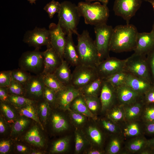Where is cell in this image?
Here are the masks:
<instances>
[{"label":"cell","mask_w":154,"mask_h":154,"mask_svg":"<svg viewBox=\"0 0 154 154\" xmlns=\"http://www.w3.org/2000/svg\"><path fill=\"white\" fill-rule=\"evenodd\" d=\"M143 100L148 105L154 104V85L144 94Z\"/></svg>","instance_id":"obj_45"},{"label":"cell","mask_w":154,"mask_h":154,"mask_svg":"<svg viewBox=\"0 0 154 154\" xmlns=\"http://www.w3.org/2000/svg\"><path fill=\"white\" fill-rule=\"evenodd\" d=\"M69 143V139L67 137L57 140L53 144L50 152L52 153H56L65 151L68 147Z\"/></svg>","instance_id":"obj_35"},{"label":"cell","mask_w":154,"mask_h":154,"mask_svg":"<svg viewBox=\"0 0 154 154\" xmlns=\"http://www.w3.org/2000/svg\"><path fill=\"white\" fill-rule=\"evenodd\" d=\"M88 134L92 141L95 143L100 144L102 141V137L100 131L96 127L90 126L88 129Z\"/></svg>","instance_id":"obj_41"},{"label":"cell","mask_w":154,"mask_h":154,"mask_svg":"<svg viewBox=\"0 0 154 154\" xmlns=\"http://www.w3.org/2000/svg\"><path fill=\"white\" fill-rule=\"evenodd\" d=\"M16 148L18 151L21 153H26L28 151V148L25 146L22 145H17Z\"/></svg>","instance_id":"obj_55"},{"label":"cell","mask_w":154,"mask_h":154,"mask_svg":"<svg viewBox=\"0 0 154 154\" xmlns=\"http://www.w3.org/2000/svg\"><path fill=\"white\" fill-rule=\"evenodd\" d=\"M124 70L133 76L144 79L153 84L146 55L134 52L125 59Z\"/></svg>","instance_id":"obj_5"},{"label":"cell","mask_w":154,"mask_h":154,"mask_svg":"<svg viewBox=\"0 0 154 154\" xmlns=\"http://www.w3.org/2000/svg\"><path fill=\"white\" fill-rule=\"evenodd\" d=\"M8 101L17 108L27 105L35 104L37 102L24 96L14 95H9Z\"/></svg>","instance_id":"obj_29"},{"label":"cell","mask_w":154,"mask_h":154,"mask_svg":"<svg viewBox=\"0 0 154 154\" xmlns=\"http://www.w3.org/2000/svg\"><path fill=\"white\" fill-rule=\"evenodd\" d=\"M34 104L26 105L19 109V113L21 116H24L32 119L37 123L42 129H44L40 121L38 111L36 110Z\"/></svg>","instance_id":"obj_26"},{"label":"cell","mask_w":154,"mask_h":154,"mask_svg":"<svg viewBox=\"0 0 154 154\" xmlns=\"http://www.w3.org/2000/svg\"><path fill=\"white\" fill-rule=\"evenodd\" d=\"M71 115L73 120L77 124H81L85 121V118L83 115L78 112L72 111Z\"/></svg>","instance_id":"obj_49"},{"label":"cell","mask_w":154,"mask_h":154,"mask_svg":"<svg viewBox=\"0 0 154 154\" xmlns=\"http://www.w3.org/2000/svg\"><path fill=\"white\" fill-rule=\"evenodd\" d=\"M81 95L80 90L72 85L66 86L64 89L56 93V105L63 110H69L72 102Z\"/></svg>","instance_id":"obj_13"},{"label":"cell","mask_w":154,"mask_h":154,"mask_svg":"<svg viewBox=\"0 0 154 154\" xmlns=\"http://www.w3.org/2000/svg\"><path fill=\"white\" fill-rule=\"evenodd\" d=\"M154 48V35L152 32L138 33L133 50L134 52L146 56Z\"/></svg>","instance_id":"obj_16"},{"label":"cell","mask_w":154,"mask_h":154,"mask_svg":"<svg viewBox=\"0 0 154 154\" xmlns=\"http://www.w3.org/2000/svg\"><path fill=\"white\" fill-rule=\"evenodd\" d=\"M147 145L152 149H154V138L148 141Z\"/></svg>","instance_id":"obj_57"},{"label":"cell","mask_w":154,"mask_h":154,"mask_svg":"<svg viewBox=\"0 0 154 154\" xmlns=\"http://www.w3.org/2000/svg\"><path fill=\"white\" fill-rule=\"evenodd\" d=\"M94 1H97L101 2L102 4L107 5L109 0H85V2L88 3H91Z\"/></svg>","instance_id":"obj_58"},{"label":"cell","mask_w":154,"mask_h":154,"mask_svg":"<svg viewBox=\"0 0 154 154\" xmlns=\"http://www.w3.org/2000/svg\"><path fill=\"white\" fill-rule=\"evenodd\" d=\"M70 106L74 111L87 117H94L93 113L88 108L84 97L82 95L78 96L72 102Z\"/></svg>","instance_id":"obj_25"},{"label":"cell","mask_w":154,"mask_h":154,"mask_svg":"<svg viewBox=\"0 0 154 154\" xmlns=\"http://www.w3.org/2000/svg\"><path fill=\"white\" fill-rule=\"evenodd\" d=\"M8 103V101H1V110L8 122L13 123L16 118V114Z\"/></svg>","instance_id":"obj_33"},{"label":"cell","mask_w":154,"mask_h":154,"mask_svg":"<svg viewBox=\"0 0 154 154\" xmlns=\"http://www.w3.org/2000/svg\"><path fill=\"white\" fill-rule=\"evenodd\" d=\"M81 17L85 24L95 26L106 23L110 15L107 5L99 2L93 3L80 2L77 5Z\"/></svg>","instance_id":"obj_3"},{"label":"cell","mask_w":154,"mask_h":154,"mask_svg":"<svg viewBox=\"0 0 154 154\" xmlns=\"http://www.w3.org/2000/svg\"><path fill=\"white\" fill-rule=\"evenodd\" d=\"M56 93L52 90L45 86L43 92V98L50 105H56Z\"/></svg>","instance_id":"obj_39"},{"label":"cell","mask_w":154,"mask_h":154,"mask_svg":"<svg viewBox=\"0 0 154 154\" xmlns=\"http://www.w3.org/2000/svg\"><path fill=\"white\" fill-rule=\"evenodd\" d=\"M113 28L106 23L95 26L94 41L101 61L110 57L109 45Z\"/></svg>","instance_id":"obj_7"},{"label":"cell","mask_w":154,"mask_h":154,"mask_svg":"<svg viewBox=\"0 0 154 154\" xmlns=\"http://www.w3.org/2000/svg\"><path fill=\"white\" fill-rule=\"evenodd\" d=\"M61 3L54 0L47 3L43 9L48 13L50 19L53 18L56 13L59 12L61 8Z\"/></svg>","instance_id":"obj_37"},{"label":"cell","mask_w":154,"mask_h":154,"mask_svg":"<svg viewBox=\"0 0 154 154\" xmlns=\"http://www.w3.org/2000/svg\"><path fill=\"white\" fill-rule=\"evenodd\" d=\"M127 75V72L123 70L115 73L103 80L116 88L125 84Z\"/></svg>","instance_id":"obj_27"},{"label":"cell","mask_w":154,"mask_h":154,"mask_svg":"<svg viewBox=\"0 0 154 154\" xmlns=\"http://www.w3.org/2000/svg\"><path fill=\"white\" fill-rule=\"evenodd\" d=\"M38 101L37 110L38 115L40 120L45 124L49 115L50 105L44 98Z\"/></svg>","instance_id":"obj_32"},{"label":"cell","mask_w":154,"mask_h":154,"mask_svg":"<svg viewBox=\"0 0 154 154\" xmlns=\"http://www.w3.org/2000/svg\"><path fill=\"white\" fill-rule=\"evenodd\" d=\"M146 58L154 85V48L147 53Z\"/></svg>","instance_id":"obj_43"},{"label":"cell","mask_w":154,"mask_h":154,"mask_svg":"<svg viewBox=\"0 0 154 154\" xmlns=\"http://www.w3.org/2000/svg\"><path fill=\"white\" fill-rule=\"evenodd\" d=\"M88 153L89 154H100L101 153V152L99 151L93 150L90 151Z\"/></svg>","instance_id":"obj_59"},{"label":"cell","mask_w":154,"mask_h":154,"mask_svg":"<svg viewBox=\"0 0 154 154\" xmlns=\"http://www.w3.org/2000/svg\"><path fill=\"white\" fill-rule=\"evenodd\" d=\"M70 84L79 90L99 77L96 68L80 64L75 67Z\"/></svg>","instance_id":"obj_8"},{"label":"cell","mask_w":154,"mask_h":154,"mask_svg":"<svg viewBox=\"0 0 154 154\" xmlns=\"http://www.w3.org/2000/svg\"><path fill=\"white\" fill-rule=\"evenodd\" d=\"M139 100L133 103L127 105L125 115L126 118L128 120L134 119L139 114L142 107L143 99L141 101Z\"/></svg>","instance_id":"obj_31"},{"label":"cell","mask_w":154,"mask_h":154,"mask_svg":"<svg viewBox=\"0 0 154 154\" xmlns=\"http://www.w3.org/2000/svg\"><path fill=\"white\" fill-rule=\"evenodd\" d=\"M77 35L76 46L80 64L96 68L101 60L94 41L87 30H84L81 34Z\"/></svg>","instance_id":"obj_2"},{"label":"cell","mask_w":154,"mask_h":154,"mask_svg":"<svg viewBox=\"0 0 154 154\" xmlns=\"http://www.w3.org/2000/svg\"><path fill=\"white\" fill-rule=\"evenodd\" d=\"M153 150H154V149H153ZM153 153L154 154V151L153 152Z\"/></svg>","instance_id":"obj_64"},{"label":"cell","mask_w":154,"mask_h":154,"mask_svg":"<svg viewBox=\"0 0 154 154\" xmlns=\"http://www.w3.org/2000/svg\"><path fill=\"white\" fill-rule=\"evenodd\" d=\"M148 105L144 113V118L147 123L154 121V104Z\"/></svg>","instance_id":"obj_46"},{"label":"cell","mask_w":154,"mask_h":154,"mask_svg":"<svg viewBox=\"0 0 154 154\" xmlns=\"http://www.w3.org/2000/svg\"><path fill=\"white\" fill-rule=\"evenodd\" d=\"M23 41L30 46L39 49L42 46L50 44L49 30L44 27H36L33 30L26 32Z\"/></svg>","instance_id":"obj_10"},{"label":"cell","mask_w":154,"mask_h":154,"mask_svg":"<svg viewBox=\"0 0 154 154\" xmlns=\"http://www.w3.org/2000/svg\"><path fill=\"white\" fill-rule=\"evenodd\" d=\"M86 104L92 112H95L98 109L101 104L100 99L98 96H83Z\"/></svg>","instance_id":"obj_38"},{"label":"cell","mask_w":154,"mask_h":154,"mask_svg":"<svg viewBox=\"0 0 154 154\" xmlns=\"http://www.w3.org/2000/svg\"><path fill=\"white\" fill-rule=\"evenodd\" d=\"M16 120L13 124L11 133L13 135H16L21 133L29 123V120L25 117L21 116Z\"/></svg>","instance_id":"obj_34"},{"label":"cell","mask_w":154,"mask_h":154,"mask_svg":"<svg viewBox=\"0 0 154 154\" xmlns=\"http://www.w3.org/2000/svg\"><path fill=\"white\" fill-rule=\"evenodd\" d=\"M103 80L100 78L94 80L80 90L83 96H98L102 89Z\"/></svg>","instance_id":"obj_23"},{"label":"cell","mask_w":154,"mask_h":154,"mask_svg":"<svg viewBox=\"0 0 154 154\" xmlns=\"http://www.w3.org/2000/svg\"><path fill=\"white\" fill-rule=\"evenodd\" d=\"M52 123L54 130L57 132L63 131L68 128V124L65 119L58 113L53 114L52 117Z\"/></svg>","instance_id":"obj_28"},{"label":"cell","mask_w":154,"mask_h":154,"mask_svg":"<svg viewBox=\"0 0 154 154\" xmlns=\"http://www.w3.org/2000/svg\"><path fill=\"white\" fill-rule=\"evenodd\" d=\"M115 89L117 100L122 105L130 104L143 98V96L125 84Z\"/></svg>","instance_id":"obj_17"},{"label":"cell","mask_w":154,"mask_h":154,"mask_svg":"<svg viewBox=\"0 0 154 154\" xmlns=\"http://www.w3.org/2000/svg\"><path fill=\"white\" fill-rule=\"evenodd\" d=\"M9 95L25 96V91L24 86L19 83L12 79L10 85L8 87Z\"/></svg>","instance_id":"obj_36"},{"label":"cell","mask_w":154,"mask_h":154,"mask_svg":"<svg viewBox=\"0 0 154 154\" xmlns=\"http://www.w3.org/2000/svg\"><path fill=\"white\" fill-rule=\"evenodd\" d=\"M84 144V141L81 135L76 132L75 135V150L76 152H79L82 149Z\"/></svg>","instance_id":"obj_47"},{"label":"cell","mask_w":154,"mask_h":154,"mask_svg":"<svg viewBox=\"0 0 154 154\" xmlns=\"http://www.w3.org/2000/svg\"><path fill=\"white\" fill-rule=\"evenodd\" d=\"M50 43L52 46L62 59L66 42V34L59 24L51 23L49 26Z\"/></svg>","instance_id":"obj_14"},{"label":"cell","mask_w":154,"mask_h":154,"mask_svg":"<svg viewBox=\"0 0 154 154\" xmlns=\"http://www.w3.org/2000/svg\"><path fill=\"white\" fill-rule=\"evenodd\" d=\"M45 86L41 74L32 75L24 86L25 97L35 101L42 99Z\"/></svg>","instance_id":"obj_12"},{"label":"cell","mask_w":154,"mask_h":154,"mask_svg":"<svg viewBox=\"0 0 154 154\" xmlns=\"http://www.w3.org/2000/svg\"><path fill=\"white\" fill-rule=\"evenodd\" d=\"M41 74L45 85L56 92L63 89L66 86L58 79L54 73Z\"/></svg>","instance_id":"obj_24"},{"label":"cell","mask_w":154,"mask_h":154,"mask_svg":"<svg viewBox=\"0 0 154 154\" xmlns=\"http://www.w3.org/2000/svg\"><path fill=\"white\" fill-rule=\"evenodd\" d=\"M138 32L132 24L118 25L113 28L109 45L110 51L120 53L133 50Z\"/></svg>","instance_id":"obj_1"},{"label":"cell","mask_w":154,"mask_h":154,"mask_svg":"<svg viewBox=\"0 0 154 154\" xmlns=\"http://www.w3.org/2000/svg\"><path fill=\"white\" fill-rule=\"evenodd\" d=\"M146 130L149 133H154V121L147 123Z\"/></svg>","instance_id":"obj_54"},{"label":"cell","mask_w":154,"mask_h":154,"mask_svg":"<svg viewBox=\"0 0 154 154\" xmlns=\"http://www.w3.org/2000/svg\"><path fill=\"white\" fill-rule=\"evenodd\" d=\"M142 3L141 0H115L113 10L115 15L122 17L129 24Z\"/></svg>","instance_id":"obj_9"},{"label":"cell","mask_w":154,"mask_h":154,"mask_svg":"<svg viewBox=\"0 0 154 154\" xmlns=\"http://www.w3.org/2000/svg\"><path fill=\"white\" fill-rule=\"evenodd\" d=\"M103 80L100 99L102 109L104 110L112 106L117 99L115 88L109 82Z\"/></svg>","instance_id":"obj_19"},{"label":"cell","mask_w":154,"mask_h":154,"mask_svg":"<svg viewBox=\"0 0 154 154\" xmlns=\"http://www.w3.org/2000/svg\"><path fill=\"white\" fill-rule=\"evenodd\" d=\"M125 62V59L110 57L101 61L96 67L99 77L104 79L115 73L124 70Z\"/></svg>","instance_id":"obj_11"},{"label":"cell","mask_w":154,"mask_h":154,"mask_svg":"<svg viewBox=\"0 0 154 154\" xmlns=\"http://www.w3.org/2000/svg\"><path fill=\"white\" fill-rule=\"evenodd\" d=\"M7 130V127L3 118L0 116V133L1 134L4 133Z\"/></svg>","instance_id":"obj_56"},{"label":"cell","mask_w":154,"mask_h":154,"mask_svg":"<svg viewBox=\"0 0 154 154\" xmlns=\"http://www.w3.org/2000/svg\"><path fill=\"white\" fill-rule=\"evenodd\" d=\"M120 143L119 140L114 139L111 141L108 150L110 154H114L117 153L120 150Z\"/></svg>","instance_id":"obj_48"},{"label":"cell","mask_w":154,"mask_h":154,"mask_svg":"<svg viewBox=\"0 0 154 154\" xmlns=\"http://www.w3.org/2000/svg\"><path fill=\"white\" fill-rule=\"evenodd\" d=\"M151 31L153 33L154 35V23L153 25V27H152V29L151 30Z\"/></svg>","instance_id":"obj_63"},{"label":"cell","mask_w":154,"mask_h":154,"mask_svg":"<svg viewBox=\"0 0 154 154\" xmlns=\"http://www.w3.org/2000/svg\"><path fill=\"white\" fill-rule=\"evenodd\" d=\"M125 135L129 136H135L138 135L139 133V130L137 123L130 124L125 129Z\"/></svg>","instance_id":"obj_44"},{"label":"cell","mask_w":154,"mask_h":154,"mask_svg":"<svg viewBox=\"0 0 154 154\" xmlns=\"http://www.w3.org/2000/svg\"><path fill=\"white\" fill-rule=\"evenodd\" d=\"M43 52L44 68L41 74L53 73L61 64L62 59L50 44Z\"/></svg>","instance_id":"obj_15"},{"label":"cell","mask_w":154,"mask_h":154,"mask_svg":"<svg viewBox=\"0 0 154 154\" xmlns=\"http://www.w3.org/2000/svg\"><path fill=\"white\" fill-rule=\"evenodd\" d=\"M42 153V152L37 151H33L31 152V154H41Z\"/></svg>","instance_id":"obj_61"},{"label":"cell","mask_w":154,"mask_h":154,"mask_svg":"<svg viewBox=\"0 0 154 154\" xmlns=\"http://www.w3.org/2000/svg\"><path fill=\"white\" fill-rule=\"evenodd\" d=\"M73 34L70 31L66 35L63 57L64 59L69 65L75 67L80 63L76 46L75 45L73 41Z\"/></svg>","instance_id":"obj_18"},{"label":"cell","mask_w":154,"mask_h":154,"mask_svg":"<svg viewBox=\"0 0 154 154\" xmlns=\"http://www.w3.org/2000/svg\"><path fill=\"white\" fill-rule=\"evenodd\" d=\"M58 79L64 86L70 84L72 73L69 64L64 59L53 73Z\"/></svg>","instance_id":"obj_21"},{"label":"cell","mask_w":154,"mask_h":154,"mask_svg":"<svg viewBox=\"0 0 154 154\" xmlns=\"http://www.w3.org/2000/svg\"><path fill=\"white\" fill-rule=\"evenodd\" d=\"M147 142L142 138L136 139L129 144L128 149L132 152L137 151L143 147Z\"/></svg>","instance_id":"obj_42"},{"label":"cell","mask_w":154,"mask_h":154,"mask_svg":"<svg viewBox=\"0 0 154 154\" xmlns=\"http://www.w3.org/2000/svg\"><path fill=\"white\" fill-rule=\"evenodd\" d=\"M24 139L30 144L37 147H42L45 145L44 138L36 125L33 126L27 132Z\"/></svg>","instance_id":"obj_22"},{"label":"cell","mask_w":154,"mask_h":154,"mask_svg":"<svg viewBox=\"0 0 154 154\" xmlns=\"http://www.w3.org/2000/svg\"><path fill=\"white\" fill-rule=\"evenodd\" d=\"M61 5L58 23L66 35L70 31L77 35V27L81 17L77 5L66 1L61 3Z\"/></svg>","instance_id":"obj_4"},{"label":"cell","mask_w":154,"mask_h":154,"mask_svg":"<svg viewBox=\"0 0 154 154\" xmlns=\"http://www.w3.org/2000/svg\"><path fill=\"white\" fill-rule=\"evenodd\" d=\"M114 109L110 113V117L114 120H119L123 117V112L120 108H116Z\"/></svg>","instance_id":"obj_50"},{"label":"cell","mask_w":154,"mask_h":154,"mask_svg":"<svg viewBox=\"0 0 154 154\" xmlns=\"http://www.w3.org/2000/svg\"><path fill=\"white\" fill-rule=\"evenodd\" d=\"M125 84L143 96L153 85L144 79L128 73Z\"/></svg>","instance_id":"obj_20"},{"label":"cell","mask_w":154,"mask_h":154,"mask_svg":"<svg viewBox=\"0 0 154 154\" xmlns=\"http://www.w3.org/2000/svg\"><path fill=\"white\" fill-rule=\"evenodd\" d=\"M102 123L104 127L109 131L114 132L116 130V126L111 122L105 120H103Z\"/></svg>","instance_id":"obj_53"},{"label":"cell","mask_w":154,"mask_h":154,"mask_svg":"<svg viewBox=\"0 0 154 154\" xmlns=\"http://www.w3.org/2000/svg\"><path fill=\"white\" fill-rule=\"evenodd\" d=\"M43 52L39 49L29 51L23 53L19 60L20 68L36 75L41 74L44 68Z\"/></svg>","instance_id":"obj_6"},{"label":"cell","mask_w":154,"mask_h":154,"mask_svg":"<svg viewBox=\"0 0 154 154\" xmlns=\"http://www.w3.org/2000/svg\"><path fill=\"white\" fill-rule=\"evenodd\" d=\"M31 76L28 72L20 68L11 70L12 79L19 83L24 86Z\"/></svg>","instance_id":"obj_30"},{"label":"cell","mask_w":154,"mask_h":154,"mask_svg":"<svg viewBox=\"0 0 154 154\" xmlns=\"http://www.w3.org/2000/svg\"><path fill=\"white\" fill-rule=\"evenodd\" d=\"M145 1L149 2L151 4L154 11V0H145Z\"/></svg>","instance_id":"obj_60"},{"label":"cell","mask_w":154,"mask_h":154,"mask_svg":"<svg viewBox=\"0 0 154 154\" xmlns=\"http://www.w3.org/2000/svg\"><path fill=\"white\" fill-rule=\"evenodd\" d=\"M11 144L9 141L3 140L0 142V153L6 154L9 151Z\"/></svg>","instance_id":"obj_51"},{"label":"cell","mask_w":154,"mask_h":154,"mask_svg":"<svg viewBox=\"0 0 154 154\" xmlns=\"http://www.w3.org/2000/svg\"><path fill=\"white\" fill-rule=\"evenodd\" d=\"M9 96L8 87H0V100L1 102L8 101Z\"/></svg>","instance_id":"obj_52"},{"label":"cell","mask_w":154,"mask_h":154,"mask_svg":"<svg viewBox=\"0 0 154 154\" xmlns=\"http://www.w3.org/2000/svg\"><path fill=\"white\" fill-rule=\"evenodd\" d=\"M11 70H4L0 72V87H8L12 80Z\"/></svg>","instance_id":"obj_40"},{"label":"cell","mask_w":154,"mask_h":154,"mask_svg":"<svg viewBox=\"0 0 154 154\" xmlns=\"http://www.w3.org/2000/svg\"><path fill=\"white\" fill-rule=\"evenodd\" d=\"M29 2V3L32 4H35L36 3V1L37 0H27Z\"/></svg>","instance_id":"obj_62"}]
</instances>
